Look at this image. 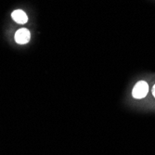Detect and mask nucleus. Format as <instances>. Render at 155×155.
Segmentation results:
<instances>
[{
    "label": "nucleus",
    "mask_w": 155,
    "mask_h": 155,
    "mask_svg": "<svg viewBox=\"0 0 155 155\" xmlns=\"http://www.w3.org/2000/svg\"><path fill=\"white\" fill-rule=\"evenodd\" d=\"M149 92V84L145 81H138L132 89V96L137 100L144 98Z\"/></svg>",
    "instance_id": "1"
},
{
    "label": "nucleus",
    "mask_w": 155,
    "mask_h": 155,
    "mask_svg": "<svg viewBox=\"0 0 155 155\" xmlns=\"http://www.w3.org/2000/svg\"><path fill=\"white\" fill-rule=\"evenodd\" d=\"M30 38H31V34L29 30H27L26 28H21V29L18 30L15 34V41L21 45L27 44L30 41Z\"/></svg>",
    "instance_id": "2"
},
{
    "label": "nucleus",
    "mask_w": 155,
    "mask_h": 155,
    "mask_svg": "<svg viewBox=\"0 0 155 155\" xmlns=\"http://www.w3.org/2000/svg\"><path fill=\"white\" fill-rule=\"evenodd\" d=\"M11 17L14 20V21H16L19 24H24L28 21V17L26 15V13L21 9L13 11L11 14Z\"/></svg>",
    "instance_id": "3"
},
{
    "label": "nucleus",
    "mask_w": 155,
    "mask_h": 155,
    "mask_svg": "<svg viewBox=\"0 0 155 155\" xmlns=\"http://www.w3.org/2000/svg\"><path fill=\"white\" fill-rule=\"evenodd\" d=\"M152 95H153V97H155V84H154L153 87H152Z\"/></svg>",
    "instance_id": "4"
}]
</instances>
